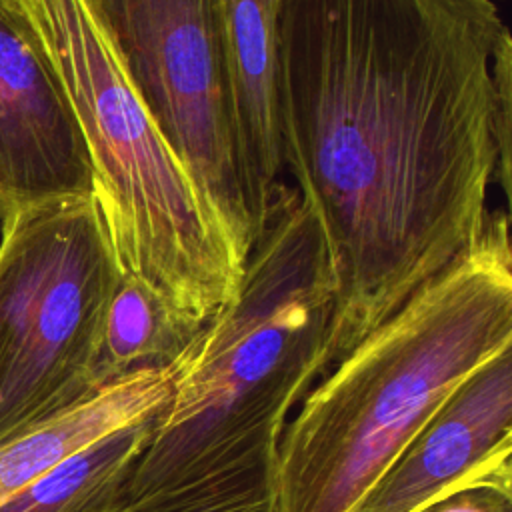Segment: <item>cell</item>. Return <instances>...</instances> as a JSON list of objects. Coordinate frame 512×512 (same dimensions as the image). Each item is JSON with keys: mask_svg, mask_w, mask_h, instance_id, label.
I'll return each instance as SVG.
<instances>
[{"mask_svg": "<svg viewBox=\"0 0 512 512\" xmlns=\"http://www.w3.org/2000/svg\"><path fill=\"white\" fill-rule=\"evenodd\" d=\"M172 378V366L130 372L84 402L2 442L0 504L96 440L156 416L168 402Z\"/></svg>", "mask_w": 512, "mask_h": 512, "instance_id": "obj_10", "label": "cell"}, {"mask_svg": "<svg viewBox=\"0 0 512 512\" xmlns=\"http://www.w3.org/2000/svg\"><path fill=\"white\" fill-rule=\"evenodd\" d=\"M468 488L512 494V348L444 400L352 512H424Z\"/></svg>", "mask_w": 512, "mask_h": 512, "instance_id": "obj_7", "label": "cell"}, {"mask_svg": "<svg viewBox=\"0 0 512 512\" xmlns=\"http://www.w3.org/2000/svg\"><path fill=\"white\" fill-rule=\"evenodd\" d=\"M492 0H284L282 166L334 278L332 364L448 266L494 182Z\"/></svg>", "mask_w": 512, "mask_h": 512, "instance_id": "obj_1", "label": "cell"}, {"mask_svg": "<svg viewBox=\"0 0 512 512\" xmlns=\"http://www.w3.org/2000/svg\"><path fill=\"white\" fill-rule=\"evenodd\" d=\"M154 418L124 426L24 486L0 512H114L150 438Z\"/></svg>", "mask_w": 512, "mask_h": 512, "instance_id": "obj_11", "label": "cell"}, {"mask_svg": "<svg viewBox=\"0 0 512 512\" xmlns=\"http://www.w3.org/2000/svg\"><path fill=\"white\" fill-rule=\"evenodd\" d=\"M424 512H512V494L492 488L460 490Z\"/></svg>", "mask_w": 512, "mask_h": 512, "instance_id": "obj_15", "label": "cell"}, {"mask_svg": "<svg viewBox=\"0 0 512 512\" xmlns=\"http://www.w3.org/2000/svg\"><path fill=\"white\" fill-rule=\"evenodd\" d=\"M8 2L34 32L76 116L120 270L206 324L242 276L88 0Z\"/></svg>", "mask_w": 512, "mask_h": 512, "instance_id": "obj_4", "label": "cell"}, {"mask_svg": "<svg viewBox=\"0 0 512 512\" xmlns=\"http://www.w3.org/2000/svg\"><path fill=\"white\" fill-rule=\"evenodd\" d=\"M334 278L320 224L278 184L238 290L172 364L126 498L274 466L288 414L332 364Z\"/></svg>", "mask_w": 512, "mask_h": 512, "instance_id": "obj_3", "label": "cell"}, {"mask_svg": "<svg viewBox=\"0 0 512 512\" xmlns=\"http://www.w3.org/2000/svg\"><path fill=\"white\" fill-rule=\"evenodd\" d=\"M90 194L88 148L62 84L30 26L0 0V220Z\"/></svg>", "mask_w": 512, "mask_h": 512, "instance_id": "obj_8", "label": "cell"}, {"mask_svg": "<svg viewBox=\"0 0 512 512\" xmlns=\"http://www.w3.org/2000/svg\"><path fill=\"white\" fill-rule=\"evenodd\" d=\"M284 0H224L238 164L256 238L280 184L276 68Z\"/></svg>", "mask_w": 512, "mask_h": 512, "instance_id": "obj_9", "label": "cell"}, {"mask_svg": "<svg viewBox=\"0 0 512 512\" xmlns=\"http://www.w3.org/2000/svg\"><path fill=\"white\" fill-rule=\"evenodd\" d=\"M512 36L506 30L496 46L492 60V140L496 152L494 182L500 184L506 198H510L512 160Z\"/></svg>", "mask_w": 512, "mask_h": 512, "instance_id": "obj_14", "label": "cell"}, {"mask_svg": "<svg viewBox=\"0 0 512 512\" xmlns=\"http://www.w3.org/2000/svg\"><path fill=\"white\" fill-rule=\"evenodd\" d=\"M0 222L2 444L106 386L100 334L122 270L94 194Z\"/></svg>", "mask_w": 512, "mask_h": 512, "instance_id": "obj_5", "label": "cell"}, {"mask_svg": "<svg viewBox=\"0 0 512 512\" xmlns=\"http://www.w3.org/2000/svg\"><path fill=\"white\" fill-rule=\"evenodd\" d=\"M242 276L256 230L238 164L224 0H88Z\"/></svg>", "mask_w": 512, "mask_h": 512, "instance_id": "obj_6", "label": "cell"}, {"mask_svg": "<svg viewBox=\"0 0 512 512\" xmlns=\"http://www.w3.org/2000/svg\"><path fill=\"white\" fill-rule=\"evenodd\" d=\"M512 348L506 210L336 360L284 426L274 512H352L444 400Z\"/></svg>", "mask_w": 512, "mask_h": 512, "instance_id": "obj_2", "label": "cell"}, {"mask_svg": "<svg viewBox=\"0 0 512 512\" xmlns=\"http://www.w3.org/2000/svg\"><path fill=\"white\" fill-rule=\"evenodd\" d=\"M114 512H274L272 464L204 478L142 498H126Z\"/></svg>", "mask_w": 512, "mask_h": 512, "instance_id": "obj_13", "label": "cell"}, {"mask_svg": "<svg viewBox=\"0 0 512 512\" xmlns=\"http://www.w3.org/2000/svg\"><path fill=\"white\" fill-rule=\"evenodd\" d=\"M204 324L132 272H120L106 306L98 376L108 384L144 368L172 366Z\"/></svg>", "mask_w": 512, "mask_h": 512, "instance_id": "obj_12", "label": "cell"}]
</instances>
